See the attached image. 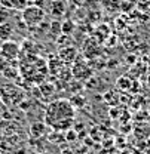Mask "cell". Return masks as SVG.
<instances>
[{
    "label": "cell",
    "instance_id": "14",
    "mask_svg": "<svg viewBox=\"0 0 150 154\" xmlns=\"http://www.w3.org/2000/svg\"><path fill=\"white\" fill-rule=\"evenodd\" d=\"M0 154H8V151H6V148H5V145L0 142Z\"/></svg>",
    "mask_w": 150,
    "mask_h": 154
},
{
    "label": "cell",
    "instance_id": "9",
    "mask_svg": "<svg viewBox=\"0 0 150 154\" xmlns=\"http://www.w3.org/2000/svg\"><path fill=\"white\" fill-rule=\"evenodd\" d=\"M18 68L17 67H12V62H9L3 70H2V76L8 80H12V79H17L18 77Z\"/></svg>",
    "mask_w": 150,
    "mask_h": 154
},
{
    "label": "cell",
    "instance_id": "11",
    "mask_svg": "<svg viewBox=\"0 0 150 154\" xmlns=\"http://www.w3.org/2000/svg\"><path fill=\"white\" fill-rule=\"evenodd\" d=\"M126 83H129V80H128L126 77H120V79L117 80V86H120L122 89H126V88H128Z\"/></svg>",
    "mask_w": 150,
    "mask_h": 154
},
{
    "label": "cell",
    "instance_id": "5",
    "mask_svg": "<svg viewBox=\"0 0 150 154\" xmlns=\"http://www.w3.org/2000/svg\"><path fill=\"white\" fill-rule=\"evenodd\" d=\"M58 57L62 62H73L77 57V51L73 46H65V48H61L58 51Z\"/></svg>",
    "mask_w": 150,
    "mask_h": 154
},
{
    "label": "cell",
    "instance_id": "4",
    "mask_svg": "<svg viewBox=\"0 0 150 154\" xmlns=\"http://www.w3.org/2000/svg\"><path fill=\"white\" fill-rule=\"evenodd\" d=\"M0 6L8 8L11 11H24L28 6V0H0Z\"/></svg>",
    "mask_w": 150,
    "mask_h": 154
},
{
    "label": "cell",
    "instance_id": "15",
    "mask_svg": "<svg viewBox=\"0 0 150 154\" xmlns=\"http://www.w3.org/2000/svg\"><path fill=\"white\" fill-rule=\"evenodd\" d=\"M3 136H5V135H3V131H2V128H0V142H2V139H3Z\"/></svg>",
    "mask_w": 150,
    "mask_h": 154
},
{
    "label": "cell",
    "instance_id": "10",
    "mask_svg": "<svg viewBox=\"0 0 150 154\" xmlns=\"http://www.w3.org/2000/svg\"><path fill=\"white\" fill-rule=\"evenodd\" d=\"M14 15H15V11H11V9H8V8L0 6V24H5V22L12 21Z\"/></svg>",
    "mask_w": 150,
    "mask_h": 154
},
{
    "label": "cell",
    "instance_id": "16",
    "mask_svg": "<svg viewBox=\"0 0 150 154\" xmlns=\"http://www.w3.org/2000/svg\"><path fill=\"white\" fill-rule=\"evenodd\" d=\"M62 154H73V153H70V151H64Z\"/></svg>",
    "mask_w": 150,
    "mask_h": 154
},
{
    "label": "cell",
    "instance_id": "8",
    "mask_svg": "<svg viewBox=\"0 0 150 154\" xmlns=\"http://www.w3.org/2000/svg\"><path fill=\"white\" fill-rule=\"evenodd\" d=\"M65 12V3L62 2V0H54L52 2V6H51V14H52V17H61L62 14Z\"/></svg>",
    "mask_w": 150,
    "mask_h": 154
},
{
    "label": "cell",
    "instance_id": "13",
    "mask_svg": "<svg viewBox=\"0 0 150 154\" xmlns=\"http://www.w3.org/2000/svg\"><path fill=\"white\" fill-rule=\"evenodd\" d=\"M5 111H6V107L3 105V102H0V119H2V116H3Z\"/></svg>",
    "mask_w": 150,
    "mask_h": 154
},
{
    "label": "cell",
    "instance_id": "7",
    "mask_svg": "<svg viewBox=\"0 0 150 154\" xmlns=\"http://www.w3.org/2000/svg\"><path fill=\"white\" fill-rule=\"evenodd\" d=\"M49 126L45 123V122H36L30 126V135L31 136H36V138H40L43 135H46V132H49Z\"/></svg>",
    "mask_w": 150,
    "mask_h": 154
},
{
    "label": "cell",
    "instance_id": "1",
    "mask_svg": "<svg viewBox=\"0 0 150 154\" xmlns=\"http://www.w3.org/2000/svg\"><path fill=\"white\" fill-rule=\"evenodd\" d=\"M75 105L70 99L61 98L48 104L45 110V123L55 132H67L75 123Z\"/></svg>",
    "mask_w": 150,
    "mask_h": 154
},
{
    "label": "cell",
    "instance_id": "3",
    "mask_svg": "<svg viewBox=\"0 0 150 154\" xmlns=\"http://www.w3.org/2000/svg\"><path fill=\"white\" fill-rule=\"evenodd\" d=\"M0 54H2V57L5 58L6 61L14 62V61L18 59L19 54H21V48H19V45L17 42L6 40V42L0 43Z\"/></svg>",
    "mask_w": 150,
    "mask_h": 154
},
{
    "label": "cell",
    "instance_id": "2",
    "mask_svg": "<svg viewBox=\"0 0 150 154\" xmlns=\"http://www.w3.org/2000/svg\"><path fill=\"white\" fill-rule=\"evenodd\" d=\"M45 17H46L45 11L40 6H36V5H28L24 11H21V21L28 28L40 25L45 21Z\"/></svg>",
    "mask_w": 150,
    "mask_h": 154
},
{
    "label": "cell",
    "instance_id": "6",
    "mask_svg": "<svg viewBox=\"0 0 150 154\" xmlns=\"http://www.w3.org/2000/svg\"><path fill=\"white\" fill-rule=\"evenodd\" d=\"M14 33H15V24L12 21L5 22V24H0V42L11 40Z\"/></svg>",
    "mask_w": 150,
    "mask_h": 154
},
{
    "label": "cell",
    "instance_id": "12",
    "mask_svg": "<svg viewBox=\"0 0 150 154\" xmlns=\"http://www.w3.org/2000/svg\"><path fill=\"white\" fill-rule=\"evenodd\" d=\"M8 64H9V61H6L5 58L2 57V54H0V71H2V70H3V68H5Z\"/></svg>",
    "mask_w": 150,
    "mask_h": 154
}]
</instances>
